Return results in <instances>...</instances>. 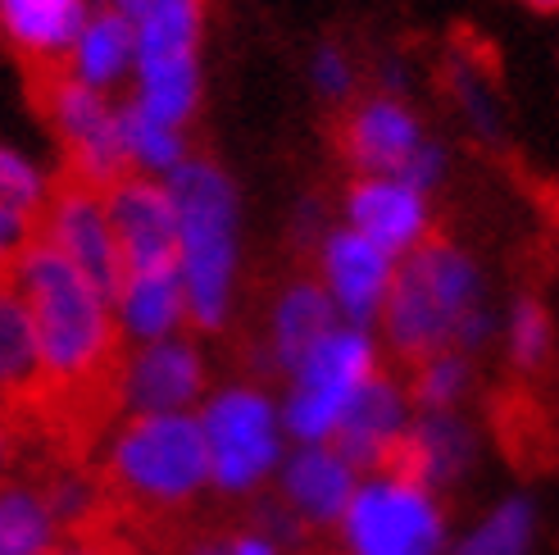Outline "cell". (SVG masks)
Segmentation results:
<instances>
[{
    "label": "cell",
    "mask_w": 559,
    "mask_h": 555,
    "mask_svg": "<svg viewBox=\"0 0 559 555\" xmlns=\"http://www.w3.org/2000/svg\"><path fill=\"white\" fill-rule=\"evenodd\" d=\"M342 155L355 164L359 178H409L414 160L432 142L418 115L396 96H369L359 101L337 128Z\"/></svg>",
    "instance_id": "30bf717a"
},
{
    "label": "cell",
    "mask_w": 559,
    "mask_h": 555,
    "mask_svg": "<svg viewBox=\"0 0 559 555\" xmlns=\"http://www.w3.org/2000/svg\"><path fill=\"white\" fill-rule=\"evenodd\" d=\"M473 460H478V433L464 414H414L391 469L428 492H445L468 474Z\"/></svg>",
    "instance_id": "ac0fdd59"
},
{
    "label": "cell",
    "mask_w": 559,
    "mask_h": 555,
    "mask_svg": "<svg viewBox=\"0 0 559 555\" xmlns=\"http://www.w3.org/2000/svg\"><path fill=\"white\" fill-rule=\"evenodd\" d=\"M506 355H510V365L523 369V374H533L542 369L550 351H555V323H550V310L537 300V296H519L510 310H506Z\"/></svg>",
    "instance_id": "484cf974"
},
{
    "label": "cell",
    "mask_w": 559,
    "mask_h": 555,
    "mask_svg": "<svg viewBox=\"0 0 559 555\" xmlns=\"http://www.w3.org/2000/svg\"><path fill=\"white\" fill-rule=\"evenodd\" d=\"M119 523H174L210 483V451L191 414H132L96 469Z\"/></svg>",
    "instance_id": "7a4b0ae2"
},
{
    "label": "cell",
    "mask_w": 559,
    "mask_h": 555,
    "mask_svg": "<svg viewBox=\"0 0 559 555\" xmlns=\"http://www.w3.org/2000/svg\"><path fill=\"white\" fill-rule=\"evenodd\" d=\"M205 451H210V483L218 492H255L283 460V433L277 414L255 387H228L201 414Z\"/></svg>",
    "instance_id": "9c48e42d"
},
{
    "label": "cell",
    "mask_w": 559,
    "mask_h": 555,
    "mask_svg": "<svg viewBox=\"0 0 559 555\" xmlns=\"http://www.w3.org/2000/svg\"><path fill=\"white\" fill-rule=\"evenodd\" d=\"M46 191L50 182H41V174L14 151H0V205L23 210V214H37L46 210Z\"/></svg>",
    "instance_id": "83f0119b"
},
{
    "label": "cell",
    "mask_w": 559,
    "mask_h": 555,
    "mask_svg": "<svg viewBox=\"0 0 559 555\" xmlns=\"http://www.w3.org/2000/svg\"><path fill=\"white\" fill-rule=\"evenodd\" d=\"M174 210L182 241V287L187 315L195 328H223L233 292V256H237V201L233 187L210 160H187L174 169Z\"/></svg>",
    "instance_id": "3957f363"
},
{
    "label": "cell",
    "mask_w": 559,
    "mask_h": 555,
    "mask_svg": "<svg viewBox=\"0 0 559 555\" xmlns=\"http://www.w3.org/2000/svg\"><path fill=\"white\" fill-rule=\"evenodd\" d=\"M342 323L337 305L323 292L319 278H296L277 292L273 315H269V355L277 369L296 374V365L310 355L332 328Z\"/></svg>",
    "instance_id": "ffe728a7"
},
{
    "label": "cell",
    "mask_w": 559,
    "mask_h": 555,
    "mask_svg": "<svg viewBox=\"0 0 559 555\" xmlns=\"http://www.w3.org/2000/svg\"><path fill=\"white\" fill-rule=\"evenodd\" d=\"M533 546H537L533 496H506L460 542H451L445 555H533Z\"/></svg>",
    "instance_id": "cb8c5ba5"
},
{
    "label": "cell",
    "mask_w": 559,
    "mask_h": 555,
    "mask_svg": "<svg viewBox=\"0 0 559 555\" xmlns=\"http://www.w3.org/2000/svg\"><path fill=\"white\" fill-rule=\"evenodd\" d=\"M55 546H60V523L41 487L33 479L0 483V555H50Z\"/></svg>",
    "instance_id": "7402d4cb"
},
{
    "label": "cell",
    "mask_w": 559,
    "mask_h": 555,
    "mask_svg": "<svg viewBox=\"0 0 559 555\" xmlns=\"http://www.w3.org/2000/svg\"><path fill=\"white\" fill-rule=\"evenodd\" d=\"M314 82H319V92L323 96H332V101H342V96H350V87H355V69H350V60L342 50H319V60H314Z\"/></svg>",
    "instance_id": "f546056e"
},
{
    "label": "cell",
    "mask_w": 559,
    "mask_h": 555,
    "mask_svg": "<svg viewBox=\"0 0 559 555\" xmlns=\"http://www.w3.org/2000/svg\"><path fill=\"white\" fill-rule=\"evenodd\" d=\"M182 555H228V538H195L182 546Z\"/></svg>",
    "instance_id": "e575fe53"
},
{
    "label": "cell",
    "mask_w": 559,
    "mask_h": 555,
    "mask_svg": "<svg viewBox=\"0 0 559 555\" xmlns=\"http://www.w3.org/2000/svg\"><path fill=\"white\" fill-rule=\"evenodd\" d=\"M359 487V469L337 447H300L283 464V501L305 529H337L350 496Z\"/></svg>",
    "instance_id": "e0dca14e"
},
{
    "label": "cell",
    "mask_w": 559,
    "mask_h": 555,
    "mask_svg": "<svg viewBox=\"0 0 559 555\" xmlns=\"http://www.w3.org/2000/svg\"><path fill=\"white\" fill-rule=\"evenodd\" d=\"M378 323L386 346L405 365H418L441 351H483L496 332L483 264L455 241H424L414 256L401 260Z\"/></svg>",
    "instance_id": "6da1fadb"
},
{
    "label": "cell",
    "mask_w": 559,
    "mask_h": 555,
    "mask_svg": "<svg viewBox=\"0 0 559 555\" xmlns=\"http://www.w3.org/2000/svg\"><path fill=\"white\" fill-rule=\"evenodd\" d=\"M41 241L55 246L105 305H119L128 269L115 224H109V191L82 182L73 174H60L46 191V210H41Z\"/></svg>",
    "instance_id": "52a82bcc"
},
{
    "label": "cell",
    "mask_w": 559,
    "mask_h": 555,
    "mask_svg": "<svg viewBox=\"0 0 559 555\" xmlns=\"http://www.w3.org/2000/svg\"><path fill=\"white\" fill-rule=\"evenodd\" d=\"M409 424H414L409 387L391 374H373L359 387V397L350 401L346 420L328 447H337L359 474H378V469H391Z\"/></svg>",
    "instance_id": "4fadbf2b"
},
{
    "label": "cell",
    "mask_w": 559,
    "mask_h": 555,
    "mask_svg": "<svg viewBox=\"0 0 559 555\" xmlns=\"http://www.w3.org/2000/svg\"><path fill=\"white\" fill-rule=\"evenodd\" d=\"M473 387V355L464 351H441L418 359L409 374V401L414 414H460V401Z\"/></svg>",
    "instance_id": "d4e9b609"
},
{
    "label": "cell",
    "mask_w": 559,
    "mask_h": 555,
    "mask_svg": "<svg viewBox=\"0 0 559 555\" xmlns=\"http://www.w3.org/2000/svg\"><path fill=\"white\" fill-rule=\"evenodd\" d=\"M19 451H23V437H19V428L10 424V420H0V474L19 460Z\"/></svg>",
    "instance_id": "d6a6232c"
},
{
    "label": "cell",
    "mask_w": 559,
    "mask_h": 555,
    "mask_svg": "<svg viewBox=\"0 0 559 555\" xmlns=\"http://www.w3.org/2000/svg\"><path fill=\"white\" fill-rule=\"evenodd\" d=\"M50 555H132L128 551V538L123 529H96V533H78V538H64Z\"/></svg>",
    "instance_id": "4dcf8cb0"
},
{
    "label": "cell",
    "mask_w": 559,
    "mask_h": 555,
    "mask_svg": "<svg viewBox=\"0 0 559 555\" xmlns=\"http://www.w3.org/2000/svg\"><path fill=\"white\" fill-rule=\"evenodd\" d=\"M346 555H445L451 523L441 496L396 469L359 479L350 506L337 523Z\"/></svg>",
    "instance_id": "277c9868"
},
{
    "label": "cell",
    "mask_w": 559,
    "mask_h": 555,
    "mask_svg": "<svg viewBox=\"0 0 559 555\" xmlns=\"http://www.w3.org/2000/svg\"><path fill=\"white\" fill-rule=\"evenodd\" d=\"M228 555H283V551H277L264 533L250 529V533H233L228 538Z\"/></svg>",
    "instance_id": "1f68e13d"
},
{
    "label": "cell",
    "mask_w": 559,
    "mask_h": 555,
    "mask_svg": "<svg viewBox=\"0 0 559 555\" xmlns=\"http://www.w3.org/2000/svg\"><path fill=\"white\" fill-rule=\"evenodd\" d=\"M205 392L201 351L187 342H151L123 365V410L132 414H187V405Z\"/></svg>",
    "instance_id": "9a60e30c"
},
{
    "label": "cell",
    "mask_w": 559,
    "mask_h": 555,
    "mask_svg": "<svg viewBox=\"0 0 559 555\" xmlns=\"http://www.w3.org/2000/svg\"><path fill=\"white\" fill-rule=\"evenodd\" d=\"M527 5H533V10H546V14H550V10H559V0H527Z\"/></svg>",
    "instance_id": "d590c367"
},
{
    "label": "cell",
    "mask_w": 559,
    "mask_h": 555,
    "mask_svg": "<svg viewBox=\"0 0 559 555\" xmlns=\"http://www.w3.org/2000/svg\"><path fill=\"white\" fill-rule=\"evenodd\" d=\"M401 260L386 256L382 246H373L369 237H359L355 228H337L323 237L319 251V283L337 305L342 323L350 328H369L382 319V305L396 283Z\"/></svg>",
    "instance_id": "7c38bea8"
},
{
    "label": "cell",
    "mask_w": 559,
    "mask_h": 555,
    "mask_svg": "<svg viewBox=\"0 0 559 555\" xmlns=\"http://www.w3.org/2000/svg\"><path fill=\"white\" fill-rule=\"evenodd\" d=\"M41 397H46V378H41L37 332L10 278V283H0V414L19 428L23 441L41 410Z\"/></svg>",
    "instance_id": "2e32d148"
},
{
    "label": "cell",
    "mask_w": 559,
    "mask_h": 555,
    "mask_svg": "<svg viewBox=\"0 0 559 555\" xmlns=\"http://www.w3.org/2000/svg\"><path fill=\"white\" fill-rule=\"evenodd\" d=\"M132 55H136V27L105 5L96 19H87V27H82L69 64H73V78L87 82L96 92V87H109V82L128 69Z\"/></svg>",
    "instance_id": "603a6c76"
},
{
    "label": "cell",
    "mask_w": 559,
    "mask_h": 555,
    "mask_svg": "<svg viewBox=\"0 0 559 555\" xmlns=\"http://www.w3.org/2000/svg\"><path fill=\"white\" fill-rule=\"evenodd\" d=\"M119 132H123L128 160L146 164V169H178V164H182V132L164 128L159 119L146 115V109L128 105L119 115Z\"/></svg>",
    "instance_id": "4316f807"
},
{
    "label": "cell",
    "mask_w": 559,
    "mask_h": 555,
    "mask_svg": "<svg viewBox=\"0 0 559 555\" xmlns=\"http://www.w3.org/2000/svg\"><path fill=\"white\" fill-rule=\"evenodd\" d=\"M37 237H41V219L37 214L0 205V283H10L19 260L27 256V246H33Z\"/></svg>",
    "instance_id": "f1b7e54d"
},
{
    "label": "cell",
    "mask_w": 559,
    "mask_h": 555,
    "mask_svg": "<svg viewBox=\"0 0 559 555\" xmlns=\"http://www.w3.org/2000/svg\"><path fill=\"white\" fill-rule=\"evenodd\" d=\"M373 374H382L373 332L337 323L296 365L292 397L283 410V428L300 441V447H328V441L337 437L350 401L359 397V387H365Z\"/></svg>",
    "instance_id": "5b68a950"
},
{
    "label": "cell",
    "mask_w": 559,
    "mask_h": 555,
    "mask_svg": "<svg viewBox=\"0 0 559 555\" xmlns=\"http://www.w3.org/2000/svg\"><path fill=\"white\" fill-rule=\"evenodd\" d=\"M109 224H115L128 278L182 269L178 210L164 187L146 178H123L119 187H109Z\"/></svg>",
    "instance_id": "8fae6325"
},
{
    "label": "cell",
    "mask_w": 559,
    "mask_h": 555,
    "mask_svg": "<svg viewBox=\"0 0 559 555\" xmlns=\"http://www.w3.org/2000/svg\"><path fill=\"white\" fill-rule=\"evenodd\" d=\"M151 5H155V0H109V10H115V14H123L132 27H136V23H142V19L151 14Z\"/></svg>",
    "instance_id": "836d02e7"
},
{
    "label": "cell",
    "mask_w": 559,
    "mask_h": 555,
    "mask_svg": "<svg viewBox=\"0 0 559 555\" xmlns=\"http://www.w3.org/2000/svg\"><path fill=\"white\" fill-rule=\"evenodd\" d=\"M346 228L405 260L432 241V201L401 178H355L346 191Z\"/></svg>",
    "instance_id": "5bb4252c"
},
{
    "label": "cell",
    "mask_w": 559,
    "mask_h": 555,
    "mask_svg": "<svg viewBox=\"0 0 559 555\" xmlns=\"http://www.w3.org/2000/svg\"><path fill=\"white\" fill-rule=\"evenodd\" d=\"M27 92H33L37 115L60 132V142L69 151L64 174L92 182L100 191L119 187L128 174V151H123V132H119V115L100 101V92H92L87 82L73 78V64L64 69H33L27 73Z\"/></svg>",
    "instance_id": "8992f818"
},
{
    "label": "cell",
    "mask_w": 559,
    "mask_h": 555,
    "mask_svg": "<svg viewBox=\"0 0 559 555\" xmlns=\"http://www.w3.org/2000/svg\"><path fill=\"white\" fill-rule=\"evenodd\" d=\"M195 37H201V5L195 0H155L136 23V69H142L146 109L164 128H182L195 109Z\"/></svg>",
    "instance_id": "ba28073f"
},
{
    "label": "cell",
    "mask_w": 559,
    "mask_h": 555,
    "mask_svg": "<svg viewBox=\"0 0 559 555\" xmlns=\"http://www.w3.org/2000/svg\"><path fill=\"white\" fill-rule=\"evenodd\" d=\"M0 27L33 69H64L87 27V0H0Z\"/></svg>",
    "instance_id": "d6986e66"
},
{
    "label": "cell",
    "mask_w": 559,
    "mask_h": 555,
    "mask_svg": "<svg viewBox=\"0 0 559 555\" xmlns=\"http://www.w3.org/2000/svg\"><path fill=\"white\" fill-rule=\"evenodd\" d=\"M187 319V287H182V269L169 273H142V278H128L123 296H119V323L128 338H142L164 342L169 332Z\"/></svg>",
    "instance_id": "44dd1931"
}]
</instances>
